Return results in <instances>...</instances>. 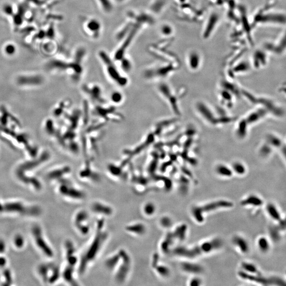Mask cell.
<instances>
[{
	"mask_svg": "<svg viewBox=\"0 0 286 286\" xmlns=\"http://www.w3.org/2000/svg\"><path fill=\"white\" fill-rule=\"evenodd\" d=\"M120 265L117 266L118 269L116 271V279L118 282H122L126 279L131 267V261L130 257L124 250H120Z\"/></svg>",
	"mask_w": 286,
	"mask_h": 286,
	"instance_id": "obj_6",
	"label": "cell"
},
{
	"mask_svg": "<svg viewBox=\"0 0 286 286\" xmlns=\"http://www.w3.org/2000/svg\"><path fill=\"white\" fill-rule=\"evenodd\" d=\"M88 219V214L85 211H81L77 214L75 218V225L78 230L83 234L88 233L89 227L85 225Z\"/></svg>",
	"mask_w": 286,
	"mask_h": 286,
	"instance_id": "obj_10",
	"label": "cell"
},
{
	"mask_svg": "<svg viewBox=\"0 0 286 286\" xmlns=\"http://www.w3.org/2000/svg\"><path fill=\"white\" fill-rule=\"evenodd\" d=\"M156 208L155 205L153 203L148 202L144 206L143 211L146 215H147L148 216H151L155 213L156 211Z\"/></svg>",
	"mask_w": 286,
	"mask_h": 286,
	"instance_id": "obj_29",
	"label": "cell"
},
{
	"mask_svg": "<svg viewBox=\"0 0 286 286\" xmlns=\"http://www.w3.org/2000/svg\"><path fill=\"white\" fill-rule=\"evenodd\" d=\"M241 267L242 268V271L248 274L260 275V274L257 267L253 263L247 262H243L241 263Z\"/></svg>",
	"mask_w": 286,
	"mask_h": 286,
	"instance_id": "obj_21",
	"label": "cell"
},
{
	"mask_svg": "<svg viewBox=\"0 0 286 286\" xmlns=\"http://www.w3.org/2000/svg\"><path fill=\"white\" fill-rule=\"evenodd\" d=\"M5 243H4L3 241L0 240V253L4 252V251L5 250Z\"/></svg>",
	"mask_w": 286,
	"mask_h": 286,
	"instance_id": "obj_37",
	"label": "cell"
},
{
	"mask_svg": "<svg viewBox=\"0 0 286 286\" xmlns=\"http://www.w3.org/2000/svg\"><path fill=\"white\" fill-rule=\"evenodd\" d=\"M222 245V241L219 238H216L213 240L205 241L192 248L183 246L178 247L173 250V254L187 259H194L200 255L208 254L217 250L221 248Z\"/></svg>",
	"mask_w": 286,
	"mask_h": 286,
	"instance_id": "obj_1",
	"label": "cell"
},
{
	"mask_svg": "<svg viewBox=\"0 0 286 286\" xmlns=\"http://www.w3.org/2000/svg\"><path fill=\"white\" fill-rule=\"evenodd\" d=\"M266 209H267L268 213L269 214L270 216L272 218L274 219L275 221H281L280 213L276 207L274 206V205L272 204H269L267 206Z\"/></svg>",
	"mask_w": 286,
	"mask_h": 286,
	"instance_id": "obj_22",
	"label": "cell"
},
{
	"mask_svg": "<svg viewBox=\"0 0 286 286\" xmlns=\"http://www.w3.org/2000/svg\"><path fill=\"white\" fill-rule=\"evenodd\" d=\"M120 61L121 62V68H122V71L127 73H128L131 71L132 68V64L131 61L128 58L124 56Z\"/></svg>",
	"mask_w": 286,
	"mask_h": 286,
	"instance_id": "obj_30",
	"label": "cell"
},
{
	"mask_svg": "<svg viewBox=\"0 0 286 286\" xmlns=\"http://www.w3.org/2000/svg\"><path fill=\"white\" fill-rule=\"evenodd\" d=\"M83 27L84 32L91 38L97 39L100 36L101 25L97 19L90 18L88 19L84 22Z\"/></svg>",
	"mask_w": 286,
	"mask_h": 286,
	"instance_id": "obj_7",
	"label": "cell"
},
{
	"mask_svg": "<svg viewBox=\"0 0 286 286\" xmlns=\"http://www.w3.org/2000/svg\"><path fill=\"white\" fill-rule=\"evenodd\" d=\"M258 246L260 250L262 252H266L269 250V243L267 239L264 237H261L259 238L257 242Z\"/></svg>",
	"mask_w": 286,
	"mask_h": 286,
	"instance_id": "obj_27",
	"label": "cell"
},
{
	"mask_svg": "<svg viewBox=\"0 0 286 286\" xmlns=\"http://www.w3.org/2000/svg\"><path fill=\"white\" fill-rule=\"evenodd\" d=\"M233 243L243 254H246L249 252L250 246L245 238L241 236L236 235L233 238Z\"/></svg>",
	"mask_w": 286,
	"mask_h": 286,
	"instance_id": "obj_12",
	"label": "cell"
},
{
	"mask_svg": "<svg viewBox=\"0 0 286 286\" xmlns=\"http://www.w3.org/2000/svg\"><path fill=\"white\" fill-rule=\"evenodd\" d=\"M126 230L136 235H143L146 231V227L141 223H136L127 226Z\"/></svg>",
	"mask_w": 286,
	"mask_h": 286,
	"instance_id": "obj_18",
	"label": "cell"
},
{
	"mask_svg": "<svg viewBox=\"0 0 286 286\" xmlns=\"http://www.w3.org/2000/svg\"><path fill=\"white\" fill-rule=\"evenodd\" d=\"M181 269L186 273L198 274L202 273L204 269L201 265L197 263L186 261L181 264Z\"/></svg>",
	"mask_w": 286,
	"mask_h": 286,
	"instance_id": "obj_11",
	"label": "cell"
},
{
	"mask_svg": "<svg viewBox=\"0 0 286 286\" xmlns=\"http://www.w3.org/2000/svg\"><path fill=\"white\" fill-rule=\"evenodd\" d=\"M3 11L6 15H11L13 14V8L10 4H5L3 8Z\"/></svg>",
	"mask_w": 286,
	"mask_h": 286,
	"instance_id": "obj_35",
	"label": "cell"
},
{
	"mask_svg": "<svg viewBox=\"0 0 286 286\" xmlns=\"http://www.w3.org/2000/svg\"><path fill=\"white\" fill-rule=\"evenodd\" d=\"M233 206V203L228 200L214 201L203 205L194 207L191 209L192 216L197 223L201 224L204 221L205 214L213 212L221 209L231 208Z\"/></svg>",
	"mask_w": 286,
	"mask_h": 286,
	"instance_id": "obj_3",
	"label": "cell"
},
{
	"mask_svg": "<svg viewBox=\"0 0 286 286\" xmlns=\"http://www.w3.org/2000/svg\"><path fill=\"white\" fill-rule=\"evenodd\" d=\"M175 240L173 233H169L166 235L164 241L162 242L161 244V249L164 253H168L171 246L172 245L173 242Z\"/></svg>",
	"mask_w": 286,
	"mask_h": 286,
	"instance_id": "obj_20",
	"label": "cell"
},
{
	"mask_svg": "<svg viewBox=\"0 0 286 286\" xmlns=\"http://www.w3.org/2000/svg\"><path fill=\"white\" fill-rule=\"evenodd\" d=\"M280 227L282 229L286 228V219L284 221H281L280 222Z\"/></svg>",
	"mask_w": 286,
	"mask_h": 286,
	"instance_id": "obj_38",
	"label": "cell"
},
{
	"mask_svg": "<svg viewBox=\"0 0 286 286\" xmlns=\"http://www.w3.org/2000/svg\"><path fill=\"white\" fill-rule=\"evenodd\" d=\"M172 220L168 216H164L160 220V224L162 227L165 228H168L172 225Z\"/></svg>",
	"mask_w": 286,
	"mask_h": 286,
	"instance_id": "obj_31",
	"label": "cell"
},
{
	"mask_svg": "<svg viewBox=\"0 0 286 286\" xmlns=\"http://www.w3.org/2000/svg\"><path fill=\"white\" fill-rule=\"evenodd\" d=\"M118 1H119V2H122L123 1H125V0H117Z\"/></svg>",
	"mask_w": 286,
	"mask_h": 286,
	"instance_id": "obj_40",
	"label": "cell"
},
{
	"mask_svg": "<svg viewBox=\"0 0 286 286\" xmlns=\"http://www.w3.org/2000/svg\"><path fill=\"white\" fill-rule=\"evenodd\" d=\"M101 9L105 13L111 12L113 9V5L110 0H97Z\"/></svg>",
	"mask_w": 286,
	"mask_h": 286,
	"instance_id": "obj_25",
	"label": "cell"
},
{
	"mask_svg": "<svg viewBox=\"0 0 286 286\" xmlns=\"http://www.w3.org/2000/svg\"><path fill=\"white\" fill-rule=\"evenodd\" d=\"M231 169L236 175H242L245 173L246 169L243 164L238 162H234L231 166Z\"/></svg>",
	"mask_w": 286,
	"mask_h": 286,
	"instance_id": "obj_28",
	"label": "cell"
},
{
	"mask_svg": "<svg viewBox=\"0 0 286 286\" xmlns=\"http://www.w3.org/2000/svg\"><path fill=\"white\" fill-rule=\"evenodd\" d=\"M202 280L198 277H195L192 278L189 281V285L190 286H199L202 284Z\"/></svg>",
	"mask_w": 286,
	"mask_h": 286,
	"instance_id": "obj_33",
	"label": "cell"
},
{
	"mask_svg": "<svg viewBox=\"0 0 286 286\" xmlns=\"http://www.w3.org/2000/svg\"><path fill=\"white\" fill-rule=\"evenodd\" d=\"M91 88H89L88 86L84 87V90H86V92L88 93L89 95H90L91 97L93 99H95V100L99 102H103V100H101V90L99 88V86L97 85H93L91 86Z\"/></svg>",
	"mask_w": 286,
	"mask_h": 286,
	"instance_id": "obj_17",
	"label": "cell"
},
{
	"mask_svg": "<svg viewBox=\"0 0 286 286\" xmlns=\"http://www.w3.org/2000/svg\"><path fill=\"white\" fill-rule=\"evenodd\" d=\"M32 233H33V235L35 238L36 244L39 247V248L48 257H53V251L47 244L46 241L45 240V238L42 236V231L40 227L38 226H35L32 229Z\"/></svg>",
	"mask_w": 286,
	"mask_h": 286,
	"instance_id": "obj_8",
	"label": "cell"
},
{
	"mask_svg": "<svg viewBox=\"0 0 286 286\" xmlns=\"http://www.w3.org/2000/svg\"><path fill=\"white\" fill-rule=\"evenodd\" d=\"M99 56L109 77L120 86L126 85L128 82L127 78L120 75L117 68H116V65L107 53L105 51H100L99 52Z\"/></svg>",
	"mask_w": 286,
	"mask_h": 286,
	"instance_id": "obj_4",
	"label": "cell"
},
{
	"mask_svg": "<svg viewBox=\"0 0 286 286\" xmlns=\"http://www.w3.org/2000/svg\"><path fill=\"white\" fill-rule=\"evenodd\" d=\"M5 263H6L5 259L3 258H0V267L4 265Z\"/></svg>",
	"mask_w": 286,
	"mask_h": 286,
	"instance_id": "obj_39",
	"label": "cell"
},
{
	"mask_svg": "<svg viewBox=\"0 0 286 286\" xmlns=\"http://www.w3.org/2000/svg\"><path fill=\"white\" fill-rule=\"evenodd\" d=\"M5 52L8 55H12L16 52V48L15 45L13 44H8L5 47L4 49Z\"/></svg>",
	"mask_w": 286,
	"mask_h": 286,
	"instance_id": "obj_32",
	"label": "cell"
},
{
	"mask_svg": "<svg viewBox=\"0 0 286 286\" xmlns=\"http://www.w3.org/2000/svg\"><path fill=\"white\" fill-rule=\"evenodd\" d=\"M238 275L240 278L244 280H248L253 282H257L262 284H268V281L264 278L261 277L260 275L253 274H248L246 272L243 271L242 270L238 272Z\"/></svg>",
	"mask_w": 286,
	"mask_h": 286,
	"instance_id": "obj_13",
	"label": "cell"
},
{
	"mask_svg": "<svg viewBox=\"0 0 286 286\" xmlns=\"http://www.w3.org/2000/svg\"><path fill=\"white\" fill-rule=\"evenodd\" d=\"M59 191L63 196L74 199H82L85 197V195L83 192L76 189L66 182L61 184L59 188Z\"/></svg>",
	"mask_w": 286,
	"mask_h": 286,
	"instance_id": "obj_9",
	"label": "cell"
},
{
	"mask_svg": "<svg viewBox=\"0 0 286 286\" xmlns=\"http://www.w3.org/2000/svg\"><path fill=\"white\" fill-rule=\"evenodd\" d=\"M263 204V200L258 196L251 195L241 201L240 204L243 207H260Z\"/></svg>",
	"mask_w": 286,
	"mask_h": 286,
	"instance_id": "obj_14",
	"label": "cell"
},
{
	"mask_svg": "<svg viewBox=\"0 0 286 286\" xmlns=\"http://www.w3.org/2000/svg\"><path fill=\"white\" fill-rule=\"evenodd\" d=\"M112 99L115 102H119L121 99V95L118 93H114L112 95Z\"/></svg>",
	"mask_w": 286,
	"mask_h": 286,
	"instance_id": "obj_36",
	"label": "cell"
},
{
	"mask_svg": "<svg viewBox=\"0 0 286 286\" xmlns=\"http://www.w3.org/2000/svg\"><path fill=\"white\" fill-rule=\"evenodd\" d=\"M15 245L18 248L22 247L24 245V240L23 238L20 235H18L15 238Z\"/></svg>",
	"mask_w": 286,
	"mask_h": 286,
	"instance_id": "obj_34",
	"label": "cell"
},
{
	"mask_svg": "<svg viewBox=\"0 0 286 286\" xmlns=\"http://www.w3.org/2000/svg\"><path fill=\"white\" fill-rule=\"evenodd\" d=\"M92 211L95 213L105 215H110L112 213L111 207L100 202H95L92 207Z\"/></svg>",
	"mask_w": 286,
	"mask_h": 286,
	"instance_id": "obj_16",
	"label": "cell"
},
{
	"mask_svg": "<svg viewBox=\"0 0 286 286\" xmlns=\"http://www.w3.org/2000/svg\"><path fill=\"white\" fill-rule=\"evenodd\" d=\"M98 223L97 232L94 239L88 247V250L86 251V252L83 255L80 262L79 268L80 272H83L85 270L88 263L95 258L102 244L106 240L107 235L103 231V220L99 221Z\"/></svg>",
	"mask_w": 286,
	"mask_h": 286,
	"instance_id": "obj_2",
	"label": "cell"
},
{
	"mask_svg": "<svg viewBox=\"0 0 286 286\" xmlns=\"http://www.w3.org/2000/svg\"><path fill=\"white\" fill-rule=\"evenodd\" d=\"M215 172L220 177L226 178L232 177L234 173L231 168L223 164H218L217 165L215 168Z\"/></svg>",
	"mask_w": 286,
	"mask_h": 286,
	"instance_id": "obj_15",
	"label": "cell"
},
{
	"mask_svg": "<svg viewBox=\"0 0 286 286\" xmlns=\"http://www.w3.org/2000/svg\"><path fill=\"white\" fill-rule=\"evenodd\" d=\"M120 260V253H119V252H118L117 254L114 255L112 256L111 257H110L109 259H108L106 261V262H105V265L109 269H114L118 265Z\"/></svg>",
	"mask_w": 286,
	"mask_h": 286,
	"instance_id": "obj_23",
	"label": "cell"
},
{
	"mask_svg": "<svg viewBox=\"0 0 286 286\" xmlns=\"http://www.w3.org/2000/svg\"><path fill=\"white\" fill-rule=\"evenodd\" d=\"M187 231V226L185 224L179 226L175 228L173 234L175 240L183 241L186 237V234Z\"/></svg>",
	"mask_w": 286,
	"mask_h": 286,
	"instance_id": "obj_19",
	"label": "cell"
},
{
	"mask_svg": "<svg viewBox=\"0 0 286 286\" xmlns=\"http://www.w3.org/2000/svg\"><path fill=\"white\" fill-rule=\"evenodd\" d=\"M156 271L160 276L163 277H167L170 274V270L167 266L164 265H158L157 263L153 266Z\"/></svg>",
	"mask_w": 286,
	"mask_h": 286,
	"instance_id": "obj_24",
	"label": "cell"
},
{
	"mask_svg": "<svg viewBox=\"0 0 286 286\" xmlns=\"http://www.w3.org/2000/svg\"><path fill=\"white\" fill-rule=\"evenodd\" d=\"M70 172V168L69 167H65L64 168L59 169L57 170L54 171L53 172L51 173L49 176L52 179H58L63 177L62 175L68 174Z\"/></svg>",
	"mask_w": 286,
	"mask_h": 286,
	"instance_id": "obj_26",
	"label": "cell"
},
{
	"mask_svg": "<svg viewBox=\"0 0 286 286\" xmlns=\"http://www.w3.org/2000/svg\"><path fill=\"white\" fill-rule=\"evenodd\" d=\"M0 211L18 213L22 214L29 215H38L40 209L38 207L25 206L22 203L18 202H8L4 204H0Z\"/></svg>",
	"mask_w": 286,
	"mask_h": 286,
	"instance_id": "obj_5",
	"label": "cell"
}]
</instances>
